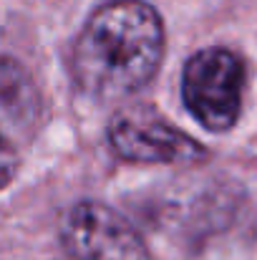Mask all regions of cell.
I'll return each mask as SVG.
<instances>
[{
    "mask_svg": "<svg viewBox=\"0 0 257 260\" xmlns=\"http://www.w3.org/2000/svg\"><path fill=\"white\" fill-rule=\"evenodd\" d=\"M164 56V23L144 0H111L86 20L74 46V81L98 101L146 86Z\"/></svg>",
    "mask_w": 257,
    "mask_h": 260,
    "instance_id": "6da1fadb",
    "label": "cell"
},
{
    "mask_svg": "<svg viewBox=\"0 0 257 260\" xmlns=\"http://www.w3.org/2000/svg\"><path fill=\"white\" fill-rule=\"evenodd\" d=\"M245 63L230 48L197 51L181 74V99L187 111L209 132H227L242 111Z\"/></svg>",
    "mask_w": 257,
    "mask_h": 260,
    "instance_id": "7a4b0ae2",
    "label": "cell"
},
{
    "mask_svg": "<svg viewBox=\"0 0 257 260\" xmlns=\"http://www.w3.org/2000/svg\"><path fill=\"white\" fill-rule=\"evenodd\" d=\"M108 144L116 157L144 165H199L207 149L167 121L154 106L134 104L108 121Z\"/></svg>",
    "mask_w": 257,
    "mask_h": 260,
    "instance_id": "3957f363",
    "label": "cell"
},
{
    "mask_svg": "<svg viewBox=\"0 0 257 260\" xmlns=\"http://www.w3.org/2000/svg\"><path fill=\"white\" fill-rule=\"evenodd\" d=\"M61 240L76 260H152L134 225L108 205L84 200L61 220Z\"/></svg>",
    "mask_w": 257,
    "mask_h": 260,
    "instance_id": "277c9868",
    "label": "cell"
},
{
    "mask_svg": "<svg viewBox=\"0 0 257 260\" xmlns=\"http://www.w3.org/2000/svg\"><path fill=\"white\" fill-rule=\"evenodd\" d=\"M41 91L33 76L8 56H0V132L30 134L41 121Z\"/></svg>",
    "mask_w": 257,
    "mask_h": 260,
    "instance_id": "5b68a950",
    "label": "cell"
},
{
    "mask_svg": "<svg viewBox=\"0 0 257 260\" xmlns=\"http://www.w3.org/2000/svg\"><path fill=\"white\" fill-rule=\"evenodd\" d=\"M15 172H18V152L13 142L0 132V189L15 177Z\"/></svg>",
    "mask_w": 257,
    "mask_h": 260,
    "instance_id": "8992f818",
    "label": "cell"
}]
</instances>
